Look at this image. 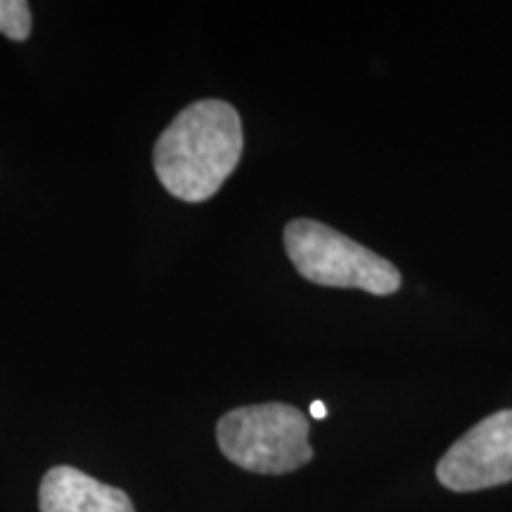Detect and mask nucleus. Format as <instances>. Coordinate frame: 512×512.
Returning <instances> with one entry per match:
<instances>
[{"mask_svg": "<svg viewBox=\"0 0 512 512\" xmlns=\"http://www.w3.org/2000/svg\"><path fill=\"white\" fill-rule=\"evenodd\" d=\"M240 114L223 100H197L164 128L152 164L159 183L183 202H207L240 164Z\"/></svg>", "mask_w": 512, "mask_h": 512, "instance_id": "obj_1", "label": "nucleus"}, {"mask_svg": "<svg viewBox=\"0 0 512 512\" xmlns=\"http://www.w3.org/2000/svg\"><path fill=\"white\" fill-rule=\"evenodd\" d=\"M309 418L287 403L242 406L216 427L221 453L230 463L259 475H287L313 458Z\"/></svg>", "mask_w": 512, "mask_h": 512, "instance_id": "obj_2", "label": "nucleus"}, {"mask_svg": "<svg viewBox=\"0 0 512 512\" xmlns=\"http://www.w3.org/2000/svg\"><path fill=\"white\" fill-rule=\"evenodd\" d=\"M283 240L294 268L311 283L377 297L399 292L401 273L392 261L325 223L294 219L285 226Z\"/></svg>", "mask_w": 512, "mask_h": 512, "instance_id": "obj_3", "label": "nucleus"}, {"mask_svg": "<svg viewBox=\"0 0 512 512\" xmlns=\"http://www.w3.org/2000/svg\"><path fill=\"white\" fill-rule=\"evenodd\" d=\"M437 479L458 494L512 482V411L489 415L467 430L439 460Z\"/></svg>", "mask_w": 512, "mask_h": 512, "instance_id": "obj_4", "label": "nucleus"}, {"mask_svg": "<svg viewBox=\"0 0 512 512\" xmlns=\"http://www.w3.org/2000/svg\"><path fill=\"white\" fill-rule=\"evenodd\" d=\"M41 512H136L126 491L102 484L72 465L46 472L38 489Z\"/></svg>", "mask_w": 512, "mask_h": 512, "instance_id": "obj_5", "label": "nucleus"}, {"mask_svg": "<svg viewBox=\"0 0 512 512\" xmlns=\"http://www.w3.org/2000/svg\"><path fill=\"white\" fill-rule=\"evenodd\" d=\"M0 34L10 41H27L31 34V8L27 0H0Z\"/></svg>", "mask_w": 512, "mask_h": 512, "instance_id": "obj_6", "label": "nucleus"}, {"mask_svg": "<svg viewBox=\"0 0 512 512\" xmlns=\"http://www.w3.org/2000/svg\"><path fill=\"white\" fill-rule=\"evenodd\" d=\"M325 415H328V408H325V403L323 401H313L311 403V418L323 420Z\"/></svg>", "mask_w": 512, "mask_h": 512, "instance_id": "obj_7", "label": "nucleus"}]
</instances>
